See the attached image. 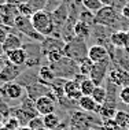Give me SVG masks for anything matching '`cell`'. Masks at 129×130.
<instances>
[{
  "mask_svg": "<svg viewBox=\"0 0 129 130\" xmlns=\"http://www.w3.org/2000/svg\"><path fill=\"white\" fill-rule=\"evenodd\" d=\"M30 22H32V26L43 37L52 36L56 31L54 19H52V14L45 11V10H39V11L33 12V15L30 17Z\"/></svg>",
  "mask_w": 129,
  "mask_h": 130,
  "instance_id": "cell-1",
  "label": "cell"
},
{
  "mask_svg": "<svg viewBox=\"0 0 129 130\" xmlns=\"http://www.w3.org/2000/svg\"><path fill=\"white\" fill-rule=\"evenodd\" d=\"M88 45H87V41L82 40V38L74 37L71 38L70 41L65 44L63 48V55L66 58L71 59V60L80 63L81 60H84L85 58H88Z\"/></svg>",
  "mask_w": 129,
  "mask_h": 130,
  "instance_id": "cell-2",
  "label": "cell"
},
{
  "mask_svg": "<svg viewBox=\"0 0 129 130\" xmlns=\"http://www.w3.org/2000/svg\"><path fill=\"white\" fill-rule=\"evenodd\" d=\"M121 12L118 11L114 6H103L95 14V21L93 25H100V26H106V27H114L117 25H120L121 22Z\"/></svg>",
  "mask_w": 129,
  "mask_h": 130,
  "instance_id": "cell-3",
  "label": "cell"
},
{
  "mask_svg": "<svg viewBox=\"0 0 129 130\" xmlns=\"http://www.w3.org/2000/svg\"><path fill=\"white\" fill-rule=\"evenodd\" d=\"M54 74L56 78H63V79H74V77L77 75L78 71V63L71 60L69 58H65L62 60H59L58 63L51 64Z\"/></svg>",
  "mask_w": 129,
  "mask_h": 130,
  "instance_id": "cell-4",
  "label": "cell"
},
{
  "mask_svg": "<svg viewBox=\"0 0 129 130\" xmlns=\"http://www.w3.org/2000/svg\"><path fill=\"white\" fill-rule=\"evenodd\" d=\"M91 112H85V111H78L74 112L71 115L70 119V127L74 130H89L93 127L95 125V119L92 115H89Z\"/></svg>",
  "mask_w": 129,
  "mask_h": 130,
  "instance_id": "cell-5",
  "label": "cell"
},
{
  "mask_svg": "<svg viewBox=\"0 0 129 130\" xmlns=\"http://www.w3.org/2000/svg\"><path fill=\"white\" fill-rule=\"evenodd\" d=\"M34 105H36L37 114L41 117L52 114V112H55V108H56V97L52 96V93L48 90L47 94L34 100Z\"/></svg>",
  "mask_w": 129,
  "mask_h": 130,
  "instance_id": "cell-6",
  "label": "cell"
},
{
  "mask_svg": "<svg viewBox=\"0 0 129 130\" xmlns=\"http://www.w3.org/2000/svg\"><path fill=\"white\" fill-rule=\"evenodd\" d=\"M69 7H70L69 2L67 0H63V2H62L61 4L51 12L52 14V19H54V23H55V27H56V36L58 37H61L62 27L66 25V22H67Z\"/></svg>",
  "mask_w": 129,
  "mask_h": 130,
  "instance_id": "cell-7",
  "label": "cell"
},
{
  "mask_svg": "<svg viewBox=\"0 0 129 130\" xmlns=\"http://www.w3.org/2000/svg\"><path fill=\"white\" fill-rule=\"evenodd\" d=\"M23 93H25V88H23L21 84H17V82H7V84H3L0 86V96L3 99H7V100H19V99H23Z\"/></svg>",
  "mask_w": 129,
  "mask_h": 130,
  "instance_id": "cell-8",
  "label": "cell"
},
{
  "mask_svg": "<svg viewBox=\"0 0 129 130\" xmlns=\"http://www.w3.org/2000/svg\"><path fill=\"white\" fill-rule=\"evenodd\" d=\"M110 63H111V59L109 60H104V62H99V63H95L93 64L92 70L89 73V78L93 81L96 86H102L104 78L109 74V67H110Z\"/></svg>",
  "mask_w": 129,
  "mask_h": 130,
  "instance_id": "cell-9",
  "label": "cell"
},
{
  "mask_svg": "<svg viewBox=\"0 0 129 130\" xmlns=\"http://www.w3.org/2000/svg\"><path fill=\"white\" fill-rule=\"evenodd\" d=\"M65 41L61 37L56 36H48L44 37V40L40 43V54L47 56V54H50L54 50H63L65 48Z\"/></svg>",
  "mask_w": 129,
  "mask_h": 130,
  "instance_id": "cell-10",
  "label": "cell"
},
{
  "mask_svg": "<svg viewBox=\"0 0 129 130\" xmlns=\"http://www.w3.org/2000/svg\"><path fill=\"white\" fill-rule=\"evenodd\" d=\"M21 67L22 66L12 64L11 62L7 60L0 70V82L7 84V82H12L15 78H18L21 74Z\"/></svg>",
  "mask_w": 129,
  "mask_h": 130,
  "instance_id": "cell-11",
  "label": "cell"
},
{
  "mask_svg": "<svg viewBox=\"0 0 129 130\" xmlns=\"http://www.w3.org/2000/svg\"><path fill=\"white\" fill-rule=\"evenodd\" d=\"M63 93L67 100L76 101V103H78V100L82 97V93L80 90V84L76 79H66V82L63 84Z\"/></svg>",
  "mask_w": 129,
  "mask_h": 130,
  "instance_id": "cell-12",
  "label": "cell"
},
{
  "mask_svg": "<svg viewBox=\"0 0 129 130\" xmlns=\"http://www.w3.org/2000/svg\"><path fill=\"white\" fill-rule=\"evenodd\" d=\"M110 43L113 44V47L125 50L129 54V31H126V30L111 31Z\"/></svg>",
  "mask_w": 129,
  "mask_h": 130,
  "instance_id": "cell-13",
  "label": "cell"
},
{
  "mask_svg": "<svg viewBox=\"0 0 129 130\" xmlns=\"http://www.w3.org/2000/svg\"><path fill=\"white\" fill-rule=\"evenodd\" d=\"M88 58L93 63H99V62L109 60L110 55H109V51H107L106 47H103L100 44H93V45H91L88 50Z\"/></svg>",
  "mask_w": 129,
  "mask_h": 130,
  "instance_id": "cell-14",
  "label": "cell"
},
{
  "mask_svg": "<svg viewBox=\"0 0 129 130\" xmlns=\"http://www.w3.org/2000/svg\"><path fill=\"white\" fill-rule=\"evenodd\" d=\"M23 47V43L22 40H21L19 36H17V34L14 33H10L8 36H7L6 41L2 44V52H4V54H8V52H11L14 50H19V48Z\"/></svg>",
  "mask_w": 129,
  "mask_h": 130,
  "instance_id": "cell-15",
  "label": "cell"
},
{
  "mask_svg": "<svg viewBox=\"0 0 129 130\" xmlns=\"http://www.w3.org/2000/svg\"><path fill=\"white\" fill-rule=\"evenodd\" d=\"M78 107L85 112H91V114H99L102 105L97 104L95 100L92 99V96H82L78 100Z\"/></svg>",
  "mask_w": 129,
  "mask_h": 130,
  "instance_id": "cell-16",
  "label": "cell"
},
{
  "mask_svg": "<svg viewBox=\"0 0 129 130\" xmlns=\"http://www.w3.org/2000/svg\"><path fill=\"white\" fill-rule=\"evenodd\" d=\"M6 58L12 64L23 66L26 64V60H27V52L23 48H19V50H14L11 52H8V54H6Z\"/></svg>",
  "mask_w": 129,
  "mask_h": 130,
  "instance_id": "cell-17",
  "label": "cell"
},
{
  "mask_svg": "<svg viewBox=\"0 0 129 130\" xmlns=\"http://www.w3.org/2000/svg\"><path fill=\"white\" fill-rule=\"evenodd\" d=\"M73 31H74V37H78V38H82V40L87 41V38L91 36L92 30H91V25L89 23L84 22V21L78 19L77 23L73 27Z\"/></svg>",
  "mask_w": 129,
  "mask_h": 130,
  "instance_id": "cell-18",
  "label": "cell"
},
{
  "mask_svg": "<svg viewBox=\"0 0 129 130\" xmlns=\"http://www.w3.org/2000/svg\"><path fill=\"white\" fill-rule=\"evenodd\" d=\"M56 77L54 74V70H52L51 64L50 66H41L40 70H39V82L40 84H44V85L50 86L52 84Z\"/></svg>",
  "mask_w": 129,
  "mask_h": 130,
  "instance_id": "cell-19",
  "label": "cell"
},
{
  "mask_svg": "<svg viewBox=\"0 0 129 130\" xmlns=\"http://www.w3.org/2000/svg\"><path fill=\"white\" fill-rule=\"evenodd\" d=\"M43 122H44V127L45 129L54 130V129L59 127V125H61V118H59L55 112H52V114L44 115V117H43Z\"/></svg>",
  "mask_w": 129,
  "mask_h": 130,
  "instance_id": "cell-20",
  "label": "cell"
},
{
  "mask_svg": "<svg viewBox=\"0 0 129 130\" xmlns=\"http://www.w3.org/2000/svg\"><path fill=\"white\" fill-rule=\"evenodd\" d=\"M95 88H96V85L93 84V81L89 77H87L85 79H82L80 82V90H81L82 96H92Z\"/></svg>",
  "mask_w": 129,
  "mask_h": 130,
  "instance_id": "cell-21",
  "label": "cell"
},
{
  "mask_svg": "<svg viewBox=\"0 0 129 130\" xmlns=\"http://www.w3.org/2000/svg\"><path fill=\"white\" fill-rule=\"evenodd\" d=\"M80 3H81L82 8L88 10L93 14H96L103 7V3L100 0H80Z\"/></svg>",
  "mask_w": 129,
  "mask_h": 130,
  "instance_id": "cell-22",
  "label": "cell"
},
{
  "mask_svg": "<svg viewBox=\"0 0 129 130\" xmlns=\"http://www.w3.org/2000/svg\"><path fill=\"white\" fill-rule=\"evenodd\" d=\"M92 99L95 100L97 104L103 105L107 100V89L103 86H96L95 90H93V93H92Z\"/></svg>",
  "mask_w": 129,
  "mask_h": 130,
  "instance_id": "cell-23",
  "label": "cell"
},
{
  "mask_svg": "<svg viewBox=\"0 0 129 130\" xmlns=\"http://www.w3.org/2000/svg\"><path fill=\"white\" fill-rule=\"evenodd\" d=\"M113 119L120 129H126V125L129 122V114L126 111H117Z\"/></svg>",
  "mask_w": 129,
  "mask_h": 130,
  "instance_id": "cell-24",
  "label": "cell"
},
{
  "mask_svg": "<svg viewBox=\"0 0 129 130\" xmlns=\"http://www.w3.org/2000/svg\"><path fill=\"white\" fill-rule=\"evenodd\" d=\"M93 64H95V63L91 60L89 58H85L84 60H81V62L78 63V71H80V74H82V75H85V77H89V73H91V70H92Z\"/></svg>",
  "mask_w": 129,
  "mask_h": 130,
  "instance_id": "cell-25",
  "label": "cell"
},
{
  "mask_svg": "<svg viewBox=\"0 0 129 130\" xmlns=\"http://www.w3.org/2000/svg\"><path fill=\"white\" fill-rule=\"evenodd\" d=\"M47 60L51 63V64H54V63H58L59 60H62V59L65 58V55H63V50H54V51H51L50 54H47Z\"/></svg>",
  "mask_w": 129,
  "mask_h": 130,
  "instance_id": "cell-26",
  "label": "cell"
},
{
  "mask_svg": "<svg viewBox=\"0 0 129 130\" xmlns=\"http://www.w3.org/2000/svg\"><path fill=\"white\" fill-rule=\"evenodd\" d=\"M41 127H44V122H43V117H34L29 121L27 123V129L29 130H39Z\"/></svg>",
  "mask_w": 129,
  "mask_h": 130,
  "instance_id": "cell-27",
  "label": "cell"
},
{
  "mask_svg": "<svg viewBox=\"0 0 129 130\" xmlns=\"http://www.w3.org/2000/svg\"><path fill=\"white\" fill-rule=\"evenodd\" d=\"M4 127L7 130H17V129L21 127V125H19L18 119L15 117H8V119H7L6 123H4Z\"/></svg>",
  "mask_w": 129,
  "mask_h": 130,
  "instance_id": "cell-28",
  "label": "cell"
},
{
  "mask_svg": "<svg viewBox=\"0 0 129 130\" xmlns=\"http://www.w3.org/2000/svg\"><path fill=\"white\" fill-rule=\"evenodd\" d=\"M118 99L122 101L124 104L129 105V86H124L118 92Z\"/></svg>",
  "mask_w": 129,
  "mask_h": 130,
  "instance_id": "cell-29",
  "label": "cell"
},
{
  "mask_svg": "<svg viewBox=\"0 0 129 130\" xmlns=\"http://www.w3.org/2000/svg\"><path fill=\"white\" fill-rule=\"evenodd\" d=\"M32 8L34 10V12L39 11V10H44L45 8V4H47V0H27Z\"/></svg>",
  "mask_w": 129,
  "mask_h": 130,
  "instance_id": "cell-30",
  "label": "cell"
},
{
  "mask_svg": "<svg viewBox=\"0 0 129 130\" xmlns=\"http://www.w3.org/2000/svg\"><path fill=\"white\" fill-rule=\"evenodd\" d=\"M8 31H7V27L6 26H0V45H2L3 43L6 41V38H7V36H8Z\"/></svg>",
  "mask_w": 129,
  "mask_h": 130,
  "instance_id": "cell-31",
  "label": "cell"
},
{
  "mask_svg": "<svg viewBox=\"0 0 129 130\" xmlns=\"http://www.w3.org/2000/svg\"><path fill=\"white\" fill-rule=\"evenodd\" d=\"M26 2L27 0H2V3H4V4H11V6H17V7Z\"/></svg>",
  "mask_w": 129,
  "mask_h": 130,
  "instance_id": "cell-32",
  "label": "cell"
},
{
  "mask_svg": "<svg viewBox=\"0 0 129 130\" xmlns=\"http://www.w3.org/2000/svg\"><path fill=\"white\" fill-rule=\"evenodd\" d=\"M121 15L125 19H129V4H125L122 8H121Z\"/></svg>",
  "mask_w": 129,
  "mask_h": 130,
  "instance_id": "cell-33",
  "label": "cell"
},
{
  "mask_svg": "<svg viewBox=\"0 0 129 130\" xmlns=\"http://www.w3.org/2000/svg\"><path fill=\"white\" fill-rule=\"evenodd\" d=\"M4 59H3V56L2 55H0V70H2V67H3V66H4Z\"/></svg>",
  "mask_w": 129,
  "mask_h": 130,
  "instance_id": "cell-34",
  "label": "cell"
},
{
  "mask_svg": "<svg viewBox=\"0 0 129 130\" xmlns=\"http://www.w3.org/2000/svg\"><path fill=\"white\" fill-rule=\"evenodd\" d=\"M89 130H102V129H99V127H92V129H89Z\"/></svg>",
  "mask_w": 129,
  "mask_h": 130,
  "instance_id": "cell-35",
  "label": "cell"
},
{
  "mask_svg": "<svg viewBox=\"0 0 129 130\" xmlns=\"http://www.w3.org/2000/svg\"><path fill=\"white\" fill-rule=\"evenodd\" d=\"M62 130H74V129H71V127H66V129H62Z\"/></svg>",
  "mask_w": 129,
  "mask_h": 130,
  "instance_id": "cell-36",
  "label": "cell"
},
{
  "mask_svg": "<svg viewBox=\"0 0 129 130\" xmlns=\"http://www.w3.org/2000/svg\"><path fill=\"white\" fill-rule=\"evenodd\" d=\"M126 130H129V122H128V125H126Z\"/></svg>",
  "mask_w": 129,
  "mask_h": 130,
  "instance_id": "cell-37",
  "label": "cell"
},
{
  "mask_svg": "<svg viewBox=\"0 0 129 130\" xmlns=\"http://www.w3.org/2000/svg\"><path fill=\"white\" fill-rule=\"evenodd\" d=\"M55 2H63V0H55Z\"/></svg>",
  "mask_w": 129,
  "mask_h": 130,
  "instance_id": "cell-38",
  "label": "cell"
}]
</instances>
